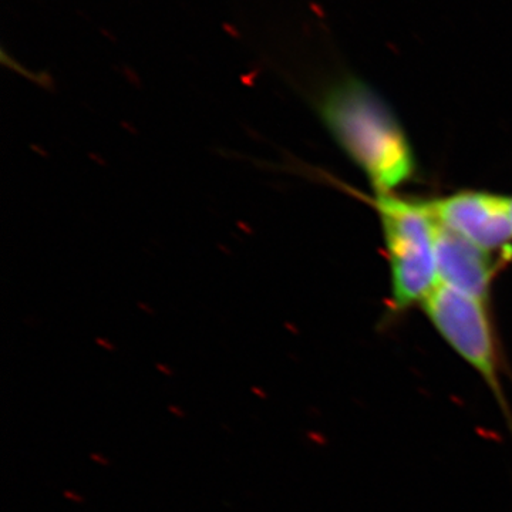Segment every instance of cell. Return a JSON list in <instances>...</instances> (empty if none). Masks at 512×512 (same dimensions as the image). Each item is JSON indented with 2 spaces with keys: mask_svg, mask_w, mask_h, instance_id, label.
Masks as SVG:
<instances>
[{
  "mask_svg": "<svg viewBox=\"0 0 512 512\" xmlns=\"http://www.w3.org/2000/svg\"><path fill=\"white\" fill-rule=\"evenodd\" d=\"M92 458L94 461H99L100 464H104V466L109 464V461H107L106 458L100 457L99 454H92Z\"/></svg>",
  "mask_w": 512,
  "mask_h": 512,
  "instance_id": "7",
  "label": "cell"
},
{
  "mask_svg": "<svg viewBox=\"0 0 512 512\" xmlns=\"http://www.w3.org/2000/svg\"><path fill=\"white\" fill-rule=\"evenodd\" d=\"M64 497L69 498V500L74 501V503H82V501H83L82 497H79V495L70 493V491H66V493H64Z\"/></svg>",
  "mask_w": 512,
  "mask_h": 512,
  "instance_id": "6",
  "label": "cell"
},
{
  "mask_svg": "<svg viewBox=\"0 0 512 512\" xmlns=\"http://www.w3.org/2000/svg\"><path fill=\"white\" fill-rule=\"evenodd\" d=\"M252 392L258 394V396L265 397V393L262 390L256 389V387H252Z\"/></svg>",
  "mask_w": 512,
  "mask_h": 512,
  "instance_id": "9",
  "label": "cell"
},
{
  "mask_svg": "<svg viewBox=\"0 0 512 512\" xmlns=\"http://www.w3.org/2000/svg\"><path fill=\"white\" fill-rule=\"evenodd\" d=\"M382 221L396 311L423 303L440 284L436 262L439 221L431 202H413L380 194L376 201Z\"/></svg>",
  "mask_w": 512,
  "mask_h": 512,
  "instance_id": "2",
  "label": "cell"
},
{
  "mask_svg": "<svg viewBox=\"0 0 512 512\" xmlns=\"http://www.w3.org/2000/svg\"><path fill=\"white\" fill-rule=\"evenodd\" d=\"M436 262L440 284L487 303L495 272L488 251L439 222Z\"/></svg>",
  "mask_w": 512,
  "mask_h": 512,
  "instance_id": "5",
  "label": "cell"
},
{
  "mask_svg": "<svg viewBox=\"0 0 512 512\" xmlns=\"http://www.w3.org/2000/svg\"><path fill=\"white\" fill-rule=\"evenodd\" d=\"M487 303L439 284L423 301L424 313L444 342L490 390L512 437V407L504 387L505 367Z\"/></svg>",
  "mask_w": 512,
  "mask_h": 512,
  "instance_id": "3",
  "label": "cell"
},
{
  "mask_svg": "<svg viewBox=\"0 0 512 512\" xmlns=\"http://www.w3.org/2000/svg\"><path fill=\"white\" fill-rule=\"evenodd\" d=\"M510 198L488 192H458L431 202L437 221L485 249H507L512 238Z\"/></svg>",
  "mask_w": 512,
  "mask_h": 512,
  "instance_id": "4",
  "label": "cell"
},
{
  "mask_svg": "<svg viewBox=\"0 0 512 512\" xmlns=\"http://www.w3.org/2000/svg\"><path fill=\"white\" fill-rule=\"evenodd\" d=\"M316 104L330 134L379 195L412 178V146L392 109L365 80L338 74L325 84Z\"/></svg>",
  "mask_w": 512,
  "mask_h": 512,
  "instance_id": "1",
  "label": "cell"
},
{
  "mask_svg": "<svg viewBox=\"0 0 512 512\" xmlns=\"http://www.w3.org/2000/svg\"><path fill=\"white\" fill-rule=\"evenodd\" d=\"M168 409H170V412H173L174 414H177V416H180V417L184 416V412H181V410L178 409V407L170 406V407H168Z\"/></svg>",
  "mask_w": 512,
  "mask_h": 512,
  "instance_id": "8",
  "label": "cell"
},
{
  "mask_svg": "<svg viewBox=\"0 0 512 512\" xmlns=\"http://www.w3.org/2000/svg\"><path fill=\"white\" fill-rule=\"evenodd\" d=\"M511 220H512V205H511Z\"/></svg>",
  "mask_w": 512,
  "mask_h": 512,
  "instance_id": "10",
  "label": "cell"
}]
</instances>
